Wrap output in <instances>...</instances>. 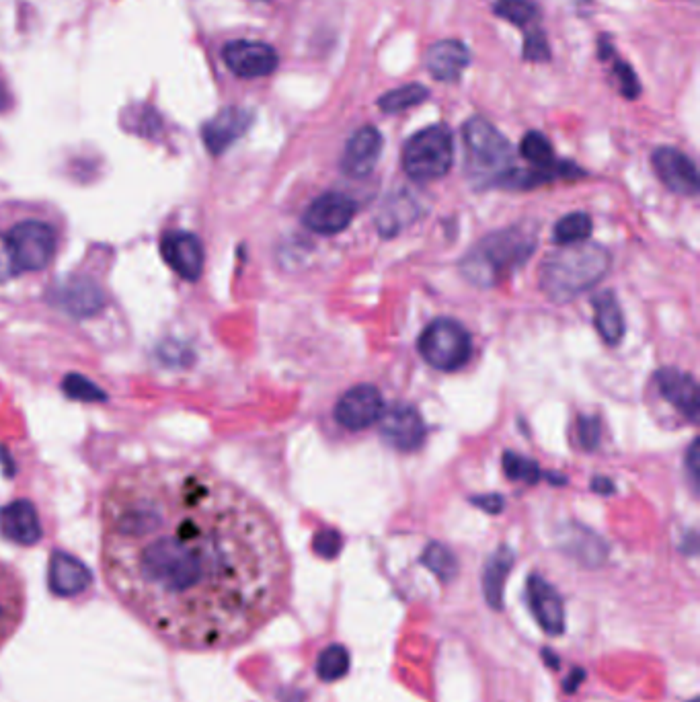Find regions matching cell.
Returning <instances> with one entry per match:
<instances>
[{"instance_id":"e0dca14e","label":"cell","mask_w":700,"mask_h":702,"mask_svg":"<svg viewBox=\"0 0 700 702\" xmlns=\"http://www.w3.org/2000/svg\"><path fill=\"white\" fill-rule=\"evenodd\" d=\"M653 167L657 177L668 189L680 195H694L698 191V173L688 156L676 148H657L653 152Z\"/></svg>"},{"instance_id":"f35d334b","label":"cell","mask_w":700,"mask_h":702,"mask_svg":"<svg viewBox=\"0 0 700 702\" xmlns=\"http://www.w3.org/2000/svg\"><path fill=\"white\" fill-rule=\"evenodd\" d=\"M479 507H483V510L491 512V514H497L501 507H503V499L499 495H487V497H475L473 499Z\"/></svg>"},{"instance_id":"7402d4cb","label":"cell","mask_w":700,"mask_h":702,"mask_svg":"<svg viewBox=\"0 0 700 702\" xmlns=\"http://www.w3.org/2000/svg\"><path fill=\"white\" fill-rule=\"evenodd\" d=\"M528 594H530V604L532 610L540 622V627L549 633H561L563 631V604L557 592L551 585L540 579V577H530L528 583Z\"/></svg>"},{"instance_id":"ab89813d","label":"cell","mask_w":700,"mask_h":702,"mask_svg":"<svg viewBox=\"0 0 700 702\" xmlns=\"http://www.w3.org/2000/svg\"><path fill=\"white\" fill-rule=\"evenodd\" d=\"M13 105V95L9 91V85L7 81L3 78V74H0V113L3 111H9Z\"/></svg>"},{"instance_id":"44dd1931","label":"cell","mask_w":700,"mask_h":702,"mask_svg":"<svg viewBox=\"0 0 700 702\" xmlns=\"http://www.w3.org/2000/svg\"><path fill=\"white\" fill-rule=\"evenodd\" d=\"M425 62H427V70L432 72L434 78L450 83V81H456L460 72L469 66L471 54L464 48V44L454 42V39H444V42H438L430 48Z\"/></svg>"},{"instance_id":"3957f363","label":"cell","mask_w":700,"mask_h":702,"mask_svg":"<svg viewBox=\"0 0 700 702\" xmlns=\"http://www.w3.org/2000/svg\"><path fill=\"white\" fill-rule=\"evenodd\" d=\"M534 247L536 237L532 230L516 226L497 232L466 255L462 261V271L475 284L493 286L508 276L512 269L522 265L532 255Z\"/></svg>"},{"instance_id":"d590c367","label":"cell","mask_w":700,"mask_h":702,"mask_svg":"<svg viewBox=\"0 0 700 702\" xmlns=\"http://www.w3.org/2000/svg\"><path fill=\"white\" fill-rule=\"evenodd\" d=\"M524 56L528 60H549V46H547V39H544V35L540 31H534L532 35L526 37V44H524Z\"/></svg>"},{"instance_id":"9a60e30c","label":"cell","mask_w":700,"mask_h":702,"mask_svg":"<svg viewBox=\"0 0 700 702\" xmlns=\"http://www.w3.org/2000/svg\"><path fill=\"white\" fill-rule=\"evenodd\" d=\"M251 122H253V113L249 109H243V107L222 109L202 130L206 148L214 156L222 154L249 130Z\"/></svg>"},{"instance_id":"603a6c76","label":"cell","mask_w":700,"mask_h":702,"mask_svg":"<svg viewBox=\"0 0 700 702\" xmlns=\"http://www.w3.org/2000/svg\"><path fill=\"white\" fill-rule=\"evenodd\" d=\"M596 327L608 345H618L625 335V319L612 292H604L594 300Z\"/></svg>"},{"instance_id":"4fadbf2b","label":"cell","mask_w":700,"mask_h":702,"mask_svg":"<svg viewBox=\"0 0 700 702\" xmlns=\"http://www.w3.org/2000/svg\"><path fill=\"white\" fill-rule=\"evenodd\" d=\"M380 434L388 446L401 452H413L425 440V425L411 405H395L382 413Z\"/></svg>"},{"instance_id":"8d00e7d4","label":"cell","mask_w":700,"mask_h":702,"mask_svg":"<svg viewBox=\"0 0 700 702\" xmlns=\"http://www.w3.org/2000/svg\"><path fill=\"white\" fill-rule=\"evenodd\" d=\"M616 72H618V78H620V91L625 93L629 99H637L639 83H637L635 72L627 64H622V62H616Z\"/></svg>"},{"instance_id":"e575fe53","label":"cell","mask_w":700,"mask_h":702,"mask_svg":"<svg viewBox=\"0 0 700 702\" xmlns=\"http://www.w3.org/2000/svg\"><path fill=\"white\" fill-rule=\"evenodd\" d=\"M315 551L325 559H333L341 551V536L335 530H321L315 536Z\"/></svg>"},{"instance_id":"30bf717a","label":"cell","mask_w":700,"mask_h":702,"mask_svg":"<svg viewBox=\"0 0 700 702\" xmlns=\"http://www.w3.org/2000/svg\"><path fill=\"white\" fill-rule=\"evenodd\" d=\"M224 64L232 74L241 78H261L278 68V52L269 44L251 42V39H237L224 46Z\"/></svg>"},{"instance_id":"277c9868","label":"cell","mask_w":700,"mask_h":702,"mask_svg":"<svg viewBox=\"0 0 700 702\" xmlns=\"http://www.w3.org/2000/svg\"><path fill=\"white\" fill-rule=\"evenodd\" d=\"M466 150V173L479 185L503 181L512 171L514 152L505 140L483 117H473L462 130Z\"/></svg>"},{"instance_id":"5b68a950","label":"cell","mask_w":700,"mask_h":702,"mask_svg":"<svg viewBox=\"0 0 700 702\" xmlns=\"http://www.w3.org/2000/svg\"><path fill=\"white\" fill-rule=\"evenodd\" d=\"M454 159L452 134L446 126H430L411 136L403 148V169L419 183L444 177Z\"/></svg>"},{"instance_id":"f1b7e54d","label":"cell","mask_w":700,"mask_h":702,"mask_svg":"<svg viewBox=\"0 0 700 702\" xmlns=\"http://www.w3.org/2000/svg\"><path fill=\"white\" fill-rule=\"evenodd\" d=\"M520 152L526 161L536 167L549 169L553 165V146L540 132H528L520 144Z\"/></svg>"},{"instance_id":"f546056e","label":"cell","mask_w":700,"mask_h":702,"mask_svg":"<svg viewBox=\"0 0 700 702\" xmlns=\"http://www.w3.org/2000/svg\"><path fill=\"white\" fill-rule=\"evenodd\" d=\"M64 393L70 397V399H76V401H87V403H99V401H105L107 395L103 393V390L93 384L91 380H87L85 376H79V374H70L64 378Z\"/></svg>"},{"instance_id":"836d02e7","label":"cell","mask_w":700,"mask_h":702,"mask_svg":"<svg viewBox=\"0 0 700 702\" xmlns=\"http://www.w3.org/2000/svg\"><path fill=\"white\" fill-rule=\"evenodd\" d=\"M579 438L581 446L586 450H596L600 444V421L596 417H581L579 419Z\"/></svg>"},{"instance_id":"d6986e66","label":"cell","mask_w":700,"mask_h":702,"mask_svg":"<svg viewBox=\"0 0 700 702\" xmlns=\"http://www.w3.org/2000/svg\"><path fill=\"white\" fill-rule=\"evenodd\" d=\"M0 534L7 540L33 546L42 540V524L35 505L27 499H17L0 510Z\"/></svg>"},{"instance_id":"cb8c5ba5","label":"cell","mask_w":700,"mask_h":702,"mask_svg":"<svg viewBox=\"0 0 700 702\" xmlns=\"http://www.w3.org/2000/svg\"><path fill=\"white\" fill-rule=\"evenodd\" d=\"M592 218L586 212H573L561 218L555 226V243L557 245H577L590 239L592 234Z\"/></svg>"},{"instance_id":"8fae6325","label":"cell","mask_w":700,"mask_h":702,"mask_svg":"<svg viewBox=\"0 0 700 702\" xmlns=\"http://www.w3.org/2000/svg\"><path fill=\"white\" fill-rule=\"evenodd\" d=\"M161 253L179 278L196 282L204 269V247L196 234L169 230L161 239Z\"/></svg>"},{"instance_id":"1f68e13d","label":"cell","mask_w":700,"mask_h":702,"mask_svg":"<svg viewBox=\"0 0 700 702\" xmlns=\"http://www.w3.org/2000/svg\"><path fill=\"white\" fill-rule=\"evenodd\" d=\"M503 468L505 475L516 481H526V483H536L540 477L538 464L534 460H528L524 456H518L514 452H505L503 454Z\"/></svg>"},{"instance_id":"60d3db41","label":"cell","mask_w":700,"mask_h":702,"mask_svg":"<svg viewBox=\"0 0 700 702\" xmlns=\"http://www.w3.org/2000/svg\"><path fill=\"white\" fill-rule=\"evenodd\" d=\"M592 487H594V491H598V493H612V491H614V485H612L608 479H600V477L594 479Z\"/></svg>"},{"instance_id":"7c38bea8","label":"cell","mask_w":700,"mask_h":702,"mask_svg":"<svg viewBox=\"0 0 700 702\" xmlns=\"http://www.w3.org/2000/svg\"><path fill=\"white\" fill-rule=\"evenodd\" d=\"M356 214V202L343 193H323L310 204L302 216L308 230L319 234H337L345 230Z\"/></svg>"},{"instance_id":"6da1fadb","label":"cell","mask_w":700,"mask_h":702,"mask_svg":"<svg viewBox=\"0 0 700 702\" xmlns=\"http://www.w3.org/2000/svg\"><path fill=\"white\" fill-rule=\"evenodd\" d=\"M99 563L118 602L185 653L249 643L290 598L276 522L198 464L157 460L115 477L101 499Z\"/></svg>"},{"instance_id":"ac0fdd59","label":"cell","mask_w":700,"mask_h":702,"mask_svg":"<svg viewBox=\"0 0 700 702\" xmlns=\"http://www.w3.org/2000/svg\"><path fill=\"white\" fill-rule=\"evenodd\" d=\"M380 152H382L380 132L372 126H366L349 138L341 159V169L345 175L354 179L368 177L380 159Z\"/></svg>"},{"instance_id":"4dcf8cb0","label":"cell","mask_w":700,"mask_h":702,"mask_svg":"<svg viewBox=\"0 0 700 702\" xmlns=\"http://www.w3.org/2000/svg\"><path fill=\"white\" fill-rule=\"evenodd\" d=\"M495 13L518 27H526L536 19V7L530 0H497Z\"/></svg>"},{"instance_id":"d4e9b609","label":"cell","mask_w":700,"mask_h":702,"mask_svg":"<svg viewBox=\"0 0 700 702\" xmlns=\"http://www.w3.org/2000/svg\"><path fill=\"white\" fill-rule=\"evenodd\" d=\"M427 95H430V91H427L423 85H407V87H401V89H395L391 93L382 95L378 105L384 113H399V111H405L409 107L423 103L427 99Z\"/></svg>"},{"instance_id":"4316f807","label":"cell","mask_w":700,"mask_h":702,"mask_svg":"<svg viewBox=\"0 0 700 702\" xmlns=\"http://www.w3.org/2000/svg\"><path fill=\"white\" fill-rule=\"evenodd\" d=\"M124 124L130 132L144 138H154L163 128L159 113L150 107H140V105L132 107V111H126Z\"/></svg>"},{"instance_id":"2e32d148","label":"cell","mask_w":700,"mask_h":702,"mask_svg":"<svg viewBox=\"0 0 700 702\" xmlns=\"http://www.w3.org/2000/svg\"><path fill=\"white\" fill-rule=\"evenodd\" d=\"M48 581H50V590L56 596L76 598L91 588L93 573L76 557L64 551H54L50 557Z\"/></svg>"},{"instance_id":"7a4b0ae2","label":"cell","mask_w":700,"mask_h":702,"mask_svg":"<svg viewBox=\"0 0 700 702\" xmlns=\"http://www.w3.org/2000/svg\"><path fill=\"white\" fill-rule=\"evenodd\" d=\"M608 267L610 255L600 245H565V249L544 259L540 269V288L551 300L567 302L604 280Z\"/></svg>"},{"instance_id":"ba28073f","label":"cell","mask_w":700,"mask_h":702,"mask_svg":"<svg viewBox=\"0 0 700 702\" xmlns=\"http://www.w3.org/2000/svg\"><path fill=\"white\" fill-rule=\"evenodd\" d=\"M25 612L27 588L23 575L11 563L0 561V649L17 635Z\"/></svg>"},{"instance_id":"ffe728a7","label":"cell","mask_w":700,"mask_h":702,"mask_svg":"<svg viewBox=\"0 0 700 702\" xmlns=\"http://www.w3.org/2000/svg\"><path fill=\"white\" fill-rule=\"evenodd\" d=\"M657 386L664 395L684 417L696 421L698 417V388L692 376L666 368L657 374Z\"/></svg>"},{"instance_id":"d6a6232c","label":"cell","mask_w":700,"mask_h":702,"mask_svg":"<svg viewBox=\"0 0 700 702\" xmlns=\"http://www.w3.org/2000/svg\"><path fill=\"white\" fill-rule=\"evenodd\" d=\"M423 561H425L427 567H430L442 579H450L456 573V561H454L452 553L442 544H432L430 549L425 551Z\"/></svg>"},{"instance_id":"5bb4252c","label":"cell","mask_w":700,"mask_h":702,"mask_svg":"<svg viewBox=\"0 0 700 702\" xmlns=\"http://www.w3.org/2000/svg\"><path fill=\"white\" fill-rule=\"evenodd\" d=\"M50 302L72 317H93L103 308V290L89 278H66L50 292Z\"/></svg>"},{"instance_id":"8992f818","label":"cell","mask_w":700,"mask_h":702,"mask_svg":"<svg viewBox=\"0 0 700 702\" xmlns=\"http://www.w3.org/2000/svg\"><path fill=\"white\" fill-rule=\"evenodd\" d=\"M421 358L444 372L460 370L471 360V335L452 319H438L427 325L419 337Z\"/></svg>"},{"instance_id":"9c48e42d","label":"cell","mask_w":700,"mask_h":702,"mask_svg":"<svg viewBox=\"0 0 700 702\" xmlns=\"http://www.w3.org/2000/svg\"><path fill=\"white\" fill-rule=\"evenodd\" d=\"M384 413V399L372 384H358L349 388L335 407V419L345 429H366L376 423Z\"/></svg>"},{"instance_id":"83f0119b","label":"cell","mask_w":700,"mask_h":702,"mask_svg":"<svg viewBox=\"0 0 700 702\" xmlns=\"http://www.w3.org/2000/svg\"><path fill=\"white\" fill-rule=\"evenodd\" d=\"M347 670H349V655H347L345 647H341V645L327 647L317 661L319 678L325 682H335V680L343 678L347 674Z\"/></svg>"},{"instance_id":"74e56055","label":"cell","mask_w":700,"mask_h":702,"mask_svg":"<svg viewBox=\"0 0 700 702\" xmlns=\"http://www.w3.org/2000/svg\"><path fill=\"white\" fill-rule=\"evenodd\" d=\"M15 273H17V267H15V261H13V255L9 249V241H7V237L0 234V282L13 278Z\"/></svg>"},{"instance_id":"484cf974","label":"cell","mask_w":700,"mask_h":702,"mask_svg":"<svg viewBox=\"0 0 700 702\" xmlns=\"http://www.w3.org/2000/svg\"><path fill=\"white\" fill-rule=\"evenodd\" d=\"M510 565H512V553L503 549L491 559V563L485 569V594L495 608H499L501 583L505 579V573L510 571Z\"/></svg>"},{"instance_id":"52a82bcc","label":"cell","mask_w":700,"mask_h":702,"mask_svg":"<svg viewBox=\"0 0 700 702\" xmlns=\"http://www.w3.org/2000/svg\"><path fill=\"white\" fill-rule=\"evenodd\" d=\"M9 249L19 271H42L56 253V232L48 222L23 220L7 234Z\"/></svg>"}]
</instances>
